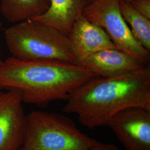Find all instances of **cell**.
Instances as JSON below:
<instances>
[{
  "label": "cell",
  "mask_w": 150,
  "mask_h": 150,
  "mask_svg": "<svg viewBox=\"0 0 150 150\" xmlns=\"http://www.w3.org/2000/svg\"><path fill=\"white\" fill-rule=\"evenodd\" d=\"M150 110V69L146 65L114 77L97 76L71 92L63 111L77 115L83 126L93 129L107 126L119 111L129 107Z\"/></svg>",
  "instance_id": "1"
},
{
  "label": "cell",
  "mask_w": 150,
  "mask_h": 150,
  "mask_svg": "<svg viewBox=\"0 0 150 150\" xmlns=\"http://www.w3.org/2000/svg\"><path fill=\"white\" fill-rule=\"evenodd\" d=\"M97 76L80 64L10 57L0 66V90L17 91L22 102L43 106L66 101L76 88Z\"/></svg>",
  "instance_id": "2"
},
{
  "label": "cell",
  "mask_w": 150,
  "mask_h": 150,
  "mask_svg": "<svg viewBox=\"0 0 150 150\" xmlns=\"http://www.w3.org/2000/svg\"><path fill=\"white\" fill-rule=\"evenodd\" d=\"M4 38L12 57L23 60H57L77 64L66 35L32 19L13 23Z\"/></svg>",
  "instance_id": "3"
},
{
  "label": "cell",
  "mask_w": 150,
  "mask_h": 150,
  "mask_svg": "<svg viewBox=\"0 0 150 150\" xmlns=\"http://www.w3.org/2000/svg\"><path fill=\"white\" fill-rule=\"evenodd\" d=\"M100 143L81 132L66 116L32 111L27 115L25 139L19 150H87Z\"/></svg>",
  "instance_id": "4"
},
{
  "label": "cell",
  "mask_w": 150,
  "mask_h": 150,
  "mask_svg": "<svg viewBox=\"0 0 150 150\" xmlns=\"http://www.w3.org/2000/svg\"><path fill=\"white\" fill-rule=\"evenodd\" d=\"M119 2L95 0L86 6L82 15L102 27L119 50L147 64L150 61V51L135 39L121 13Z\"/></svg>",
  "instance_id": "5"
},
{
  "label": "cell",
  "mask_w": 150,
  "mask_h": 150,
  "mask_svg": "<svg viewBox=\"0 0 150 150\" xmlns=\"http://www.w3.org/2000/svg\"><path fill=\"white\" fill-rule=\"evenodd\" d=\"M126 150H150V110L129 107L116 113L107 123Z\"/></svg>",
  "instance_id": "6"
},
{
  "label": "cell",
  "mask_w": 150,
  "mask_h": 150,
  "mask_svg": "<svg viewBox=\"0 0 150 150\" xmlns=\"http://www.w3.org/2000/svg\"><path fill=\"white\" fill-rule=\"evenodd\" d=\"M20 94L0 91V150H19L23 142L27 115Z\"/></svg>",
  "instance_id": "7"
},
{
  "label": "cell",
  "mask_w": 150,
  "mask_h": 150,
  "mask_svg": "<svg viewBox=\"0 0 150 150\" xmlns=\"http://www.w3.org/2000/svg\"><path fill=\"white\" fill-rule=\"evenodd\" d=\"M68 37L78 64L91 54L99 51L118 49L102 27L90 21L83 15L75 22Z\"/></svg>",
  "instance_id": "8"
},
{
  "label": "cell",
  "mask_w": 150,
  "mask_h": 150,
  "mask_svg": "<svg viewBox=\"0 0 150 150\" xmlns=\"http://www.w3.org/2000/svg\"><path fill=\"white\" fill-rule=\"evenodd\" d=\"M80 65L97 76L109 77L139 70L147 64L119 49L108 48L91 54Z\"/></svg>",
  "instance_id": "9"
},
{
  "label": "cell",
  "mask_w": 150,
  "mask_h": 150,
  "mask_svg": "<svg viewBox=\"0 0 150 150\" xmlns=\"http://www.w3.org/2000/svg\"><path fill=\"white\" fill-rule=\"evenodd\" d=\"M50 2L47 11L31 19L67 35L75 22L90 2V0H50Z\"/></svg>",
  "instance_id": "10"
},
{
  "label": "cell",
  "mask_w": 150,
  "mask_h": 150,
  "mask_svg": "<svg viewBox=\"0 0 150 150\" xmlns=\"http://www.w3.org/2000/svg\"><path fill=\"white\" fill-rule=\"evenodd\" d=\"M50 4V0H1L0 12L7 21L16 23L41 15Z\"/></svg>",
  "instance_id": "11"
},
{
  "label": "cell",
  "mask_w": 150,
  "mask_h": 150,
  "mask_svg": "<svg viewBox=\"0 0 150 150\" xmlns=\"http://www.w3.org/2000/svg\"><path fill=\"white\" fill-rule=\"evenodd\" d=\"M119 7L135 39L150 51V20L136 11L129 2L120 0Z\"/></svg>",
  "instance_id": "12"
},
{
  "label": "cell",
  "mask_w": 150,
  "mask_h": 150,
  "mask_svg": "<svg viewBox=\"0 0 150 150\" xmlns=\"http://www.w3.org/2000/svg\"><path fill=\"white\" fill-rule=\"evenodd\" d=\"M129 3L141 15L150 20V0H131Z\"/></svg>",
  "instance_id": "13"
},
{
  "label": "cell",
  "mask_w": 150,
  "mask_h": 150,
  "mask_svg": "<svg viewBox=\"0 0 150 150\" xmlns=\"http://www.w3.org/2000/svg\"><path fill=\"white\" fill-rule=\"evenodd\" d=\"M87 150H118L115 145L111 144H102L100 143Z\"/></svg>",
  "instance_id": "14"
},
{
  "label": "cell",
  "mask_w": 150,
  "mask_h": 150,
  "mask_svg": "<svg viewBox=\"0 0 150 150\" xmlns=\"http://www.w3.org/2000/svg\"><path fill=\"white\" fill-rule=\"evenodd\" d=\"M121 1H124V2H129L131 0H121Z\"/></svg>",
  "instance_id": "15"
},
{
  "label": "cell",
  "mask_w": 150,
  "mask_h": 150,
  "mask_svg": "<svg viewBox=\"0 0 150 150\" xmlns=\"http://www.w3.org/2000/svg\"><path fill=\"white\" fill-rule=\"evenodd\" d=\"M2 63H3V61L1 59H0V66L2 64Z\"/></svg>",
  "instance_id": "16"
},
{
  "label": "cell",
  "mask_w": 150,
  "mask_h": 150,
  "mask_svg": "<svg viewBox=\"0 0 150 150\" xmlns=\"http://www.w3.org/2000/svg\"><path fill=\"white\" fill-rule=\"evenodd\" d=\"M95 0H90V2H93V1H94Z\"/></svg>",
  "instance_id": "17"
}]
</instances>
